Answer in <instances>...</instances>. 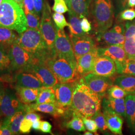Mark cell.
Listing matches in <instances>:
<instances>
[{"label":"cell","instance_id":"6da1fadb","mask_svg":"<svg viewBox=\"0 0 135 135\" xmlns=\"http://www.w3.org/2000/svg\"><path fill=\"white\" fill-rule=\"evenodd\" d=\"M74 84L70 110L81 117L91 118L100 110L102 97L87 86L83 77L74 81Z\"/></svg>","mask_w":135,"mask_h":135},{"label":"cell","instance_id":"7a4b0ae2","mask_svg":"<svg viewBox=\"0 0 135 135\" xmlns=\"http://www.w3.org/2000/svg\"><path fill=\"white\" fill-rule=\"evenodd\" d=\"M19 34L18 43L37 62L45 63L56 55L49 49L39 29L27 28Z\"/></svg>","mask_w":135,"mask_h":135},{"label":"cell","instance_id":"3957f363","mask_svg":"<svg viewBox=\"0 0 135 135\" xmlns=\"http://www.w3.org/2000/svg\"><path fill=\"white\" fill-rule=\"evenodd\" d=\"M0 27L20 34L27 29L23 9L13 0H3L0 5Z\"/></svg>","mask_w":135,"mask_h":135},{"label":"cell","instance_id":"277c9868","mask_svg":"<svg viewBox=\"0 0 135 135\" xmlns=\"http://www.w3.org/2000/svg\"><path fill=\"white\" fill-rule=\"evenodd\" d=\"M90 14L97 35L110 29L114 19V8L112 0H92Z\"/></svg>","mask_w":135,"mask_h":135},{"label":"cell","instance_id":"5b68a950","mask_svg":"<svg viewBox=\"0 0 135 135\" xmlns=\"http://www.w3.org/2000/svg\"><path fill=\"white\" fill-rule=\"evenodd\" d=\"M45 64L57 78L59 83L73 82L80 77L77 69L64 58L56 55L47 59Z\"/></svg>","mask_w":135,"mask_h":135},{"label":"cell","instance_id":"8992f818","mask_svg":"<svg viewBox=\"0 0 135 135\" xmlns=\"http://www.w3.org/2000/svg\"><path fill=\"white\" fill-rule=\"evenodd\" d=\"M40 31L49 49L56 53L54 44L57 32V27L53 20L51 8L47 2H46L44 6L40 21Z\"/></svg>","mask_w":135,"mask_h":135},{"label":"cell","instance_id":"52a82bcc","mask_svg":"<svg viewBox=\"0 0 135 135\" xmlns=\"http://www.w3.org/2000/svg\"><path fill=\"white\" fill-rule=\"evenodd\" d=\"M8 54L11 61L10 69L13 71L24 72L32 63L37 62L20 45L18 41L11 46Z\"/></svg>","mask_w":135,"mask_h":135},{"label":"cell","instance_id":"ba28073f","mask_svg":"<svg viewBox=\"0 0 135 135\" xmlns=\"http://www.w3.org/2000/svg\"><path fill=\"white\" fill-rule=\"evenodd\" d=\"M55 50L56 55L64 58L76 68L77 60L70 38L64 30L58 29L55 41Z\"/></svg>","mask_w":135,"mask_h":135},{"label":"cell","instance_id":"9c48e42d","mask_svg":"<svg viewBox=\"0 0 135 135\" xmlns=\"http://www.w3.org/2000/svg\"><path fill=\"white\" fill-rule=\"evenodd\" d=\"M24 72L34 74L44 87H53L59 83L57 78L50 69L42 62L32 63Z\"/></svg>","mask_w":135,"mask_h":135},{"label":"cell","instance_id":"30bf717a","mask_svg":"<svg viewBox=\"0 0 135 135\" xmlns=\"http://www.w3.org/2000/svg\"><path fill=\"white\" fill-rule=\"evenodd\" d=\"M24 109V104L20 101L16 95L9 89H5L0 105V116L8 118Z\"/></svg>","mask_w":135,"mask_h":135},{"label":"cell","instance_id":"8fae6325","mask_svg":"<svg viewBox=\"0 0 135 135\" xmlns=\"http://www.w3.org/2000/svg\"><path fill=\"white\" fill-rule=\"evenodd\" d=\"M125 29L123 24H116L102 34L97 35V40L100 43L111 45L123 46L125 41Z\"/></svg>","mask_w":135,"mask_h":135},{"label":"cell","instance_id":"7c38bea8","mask_svg":"<svg viewBox=\"0 0 135 135\" xmlns=\"http://www.w3.org/2000/svg\"><path fill=\"white\" fill-rule=\"evenodd\" d=\"M74 88V82H59L53 86L56 101L60 106L67 110H71Z\"/></svg>","mask_w":135,"mask_h":135},{"label":"cell","instance_id":"4fadbf2b","mask_svg":"<svg viewBox=\"0 0 135 135\" xmlns=\"http://www.w3.org/2000/svg\"><path fill=\"white\" fill-rule=\"evenodd\" d=\"M83 78L87 86L102 98L106 95L108 89L113 84L110 78L97 75L93 73H89Z\"/></svg>","mask_w":135,"mask_h":135},{"label":"cell","instance_id":"5bb4252c","mask_svg":"<svg viewBox=\"0 0 135 135\" xmlns=\"http://www.w3.org/2000/svg\"><path fill=\"white\" fill-rule=\"evenodd\" d=\"M69 37L76 59L97 48L94 40L87 34L80 36L70 34Z\"/></svg>","mask_w":135,"mask_h":135},{"label":"cell","instance_id":"9a60e30c","mask_svg":"<svg viewBox=\"0 0 135 135\" xmlns=\"http://www.w3.org/2000/svg\"><path fill=\"white\" fill-rule=\"evenodd\" d=\"M92 73L97 75L110 77L116 73V64L111 58L98 56L95 60Z\"/></svg>","mask_w":135,"mask_h":135},{"label":"cell","instance_id":"2e32d148","mask_svg":"<svg viewBox=\"0 0 135 135\" xmlns=\"http://www.w3.org/2000/svg\"><path fill=\"white\" fill-rule=\"evenodd\" d=\"M98 56H107L112 59L116 68L120 66L128 59L123 46L111 45L97 48Z\"/></svg>","mask_w":135,"mask_h":135},{"label":"cell","instance_id":"e0dca14e","mask_svg":"<svg viewBox=\"0 0 135 135\" xmlns=\"http://www.w3.org/2000/svg\"><path fill=\"white\" fill-rule=\"evenodd\" d=\"M98 56L97 48L76 59V69L80 77H83L85 75L92 72L95 60Z\"/></svg>","mask_w":135,"mask_h":135},{"label":"cell","instance_id":"ac0fdd59","mask_svg":"<svg viewBox=\"0 0 135 135\" xmlns=\"http://www.w3.org/2000/svg\"><path fill=\"white\" fill-rule=\"evenodd\" d=\"M31 112L38 111L50 114L54 117H60L65 116L68 111L60 106L57 101L55 103H48L42 104H28Z\"/></svg>","mask_w":135,"mask_h":135},{"label":"cell","instance_id":"d6986e66","mask_svg":"<svg viewBox=\"0 0 135 135\" xmlns=\"http://www.w3.org/2000/svg\"><path fill=\"white\" fill-rule=\"evenodd\" d=\"M102 109L114 112L125 118V101L124 98L117 99L105 95L102 102Z\"/></svg>","mask_w":135,"mask_h":135},{"label":"cell","instance_id":"ffe728a7","mask_svg":"<svg viewBox=\"0 0 135 135\" xmlns=\"http://www.w3.org/2000/svg\"><path fill=\"white\" fill-rule=\"evenodd\" d=\"M107 125L111 132L117 135H122L123 119L122 116L112 111L102 109Z\"/></svg>","mask_w":135,"mask_h":135},{"label":"cell","instance_id":"44dd1931","mask_svg":"<svg viewBox=\"0 0 135 135\" xmlns=\"http://www.w3.org/2000/svg\"><path fill=\"white\" fill-rule=\"evenodd\" d=\"M16 95L20 101L23 104H30L36 101L38 96L40 88H32L28 87L16 86Z\"/></svg>","mask_w":135,"mask_h":135},{"label":"cell","instance_id":"7402d4cb","mask_svg":"<svg viewBox=\"0 0 135 135\" xmlns=\"http://www.w3.org/2000/svg\"><path fill=\"white\" fill-rule=\"evenodd\" d=\"M16 86L32 88H40L43 85L34 74L31 73L21 72L16 76Z\"/></svg>","mask_w":135,"mask_h":135},{"label":"cell","instance_id":"603a6c76","mask_svg":"<svg viewBox=\"0 0 135 135\" xmlns=\"http://www.w3.org/2000/svg\"><path fill=\"white\" fill-rule=\"evenodd\" d=\"M125 101L127 123L131 130L135 133V95H127Z\"/></svg>","mask_w":135,"mask_h":135},{"label":"cell","instance_id":"cb8c5ba5","mask_svg":"<svg viewBox=\"0 0 135 135\" xmlns=\"http://www.w3.org/2000/svg\"><path fill=\"white\" fill-rule=\"evenodd\" d=\"M19 36L14 30L0 27V46L8 53L11 46L17 42Z\"/></svg>","mask_w":135,"mask_h":135},{"label":"cell","instance_id":"d4e9b609","mask_svg":"<svg viewBox=\"0 0 135 135\" xmlns=\"http://www.w3.org/2000/svg\"><path fill=\"white\" fill-rule=\"evenodd\" d=\"M27 112L25 109L16 112L8 118H5L2 122L7 124L10 128L13 135H18L20 133V127L22 121Z\"/></svg>","mask_w":135,"mask_h":135},{"label":"cell","instance_id":"484cf974","mask_svg":"<svg viewBox=\"0 0 135 135\" xmlns=\"http://www.w3.org/2000/svg\"><path fill=\"white\" fill-rule=\"evenodd\" d=\"M113 84L121 87L129 94L135 93V76L123 74L115 78Z\"/></svg>","mask_w":135,"mask_h":135},{"label":"cell","instance_id":"4316f807","mask_svg":"<svg viewBox=\"0 0 135 135\" xmlns=\"http://www.w3.org/2000/svg\"><path fill=\"white\" fill-rule=\"evenodd\" d=\"M92 0H70V7L78 16L82 19L89 16L90 7Z\"/></svg>","mask_w":135,"mask_h":135},{"label":"cell","instance_id":"83f0119b","mask_svg":"<svg viewBox=\"0 0 135 135\" xmlns=\"http://www.w3.org/2000/svg\"><path fill=\"white\" fill-rule=\"evenodd\" d=\"M68 15L69 17V28L70 34L80 36L86 34L82 30L81 18H80L72 10H69L68 11Z\"/></svg>","mask_w":135,"mask_h":135},{"label":"cell","instance_id":"f1b7e54d","mask_svg":"<svg viewBox=\"0 0 135 135\" xmlns=\"http://www.w3.org/2000/svg\"><path fill=\"white\" fill-rule=\"evenodd\" d=\"M56 102L53 87H43L40 88L36 104L55 103Z\"/></svg>","mask_w":135,"mask_h":135},{"label":"cell","instance_id":"f546056e","mask_svg":"<svg viewBox=\"0 0 135 135\" xmlns=\"http://www.w3.org/2000/svg\"><path fill=\"white\" fill-rule=\"evenodd\" d=\"M72 119L68 122L66 127L69 129H72L79 132L85 131L86 128L84 125L82 117L76 113L72 112Z\"/></svg>","mask_w":135,"mask_h":135},{"label":"cell","instance_id":"4dcf8cb0","mask_svg":"<svg viewBox=\"0 0 135 135\" xmlns=\"http://www.w3.org/2000/svg\"><path fill=\"white\" fill-rule=\"evenodd\" d=\"M26 18L27 28L39 29L40 25V16L36 13H32L24 10Z\"/></svg>","mask_w":135,"mask_h":135},{"label":"cell","instance_id":"1f68e13d","mask_svg":"<svg viewBox=\"0 0 135 135\" xmlns=\"http://www.w3.org/2000/svg\"><path fill=\"white\" fill-rule=\"evenodd\" d=\"M116 72L135 76V61L127 59L120 66L116 68Z\"/></svg>","mask_w":135,"mask_h":135},{"label":"cell","instance_id":"d6a6232c","mask_svg":"<svg viewBox=\"0 0 135 135\" xmlns=\"http://www.w3.org/2000/svg\"><path fill=\"white\" fill-rule=\"evenodd\" d=\"M123 48L127 59L135 61V38L134 36L125 39Z\"/></svg>","mask_w":135,"mask_h":135},{"label":"cell","instance_id":"836d02e7","mask_svg":"<svg viewBox=\"0 0 135 135\" xmlns=\"http://www.w3.org/2000/svg\"><path fill=\"white\" fill-rule=\"evenodd\" d=\"M96 123L98 129L101 132H105L108 129L107 125L106 122L103 112L100 111H97L96 113L91 118Z\"/></svg>","mask_w":135,"mask_h":135},{"label":"cell","instance_id":"e575fe53","mask_svg":"<svg viewBox=\"0 0 135 135\" xmlns=\"http://www.w3.org/2000/svg\"><path fill=\"white\" fill-rule=\"evenodd\" d=\"M107 94L112 98L117 99L123 98L129 94L124 89L117 85H112L107 90Z\"/></svg>","mask_w":135,"mask_h":135},{"label":"cell","instance_id":"d590c367","mask_svg":"<svg viewBox=\"0 0 135 135\" xmlns=\"http://www.w3.org/2000/svg\"><path fill=\"white\" fill-rule=\"evenodd\" d=\"M10 64L9 54L0 46V71L10 69Z\"/></svg>","mask_w":135,"mask_h":135},{"label":"cell","instance_id":"8d00e7d4","mask_svg":"<svg viewBox=\"0 0 135 135\" xmlns=\"http://www.w3.org/2000/svg\"><path fill=\"white\" fill-rule=\"evenodd\" d=\"M52 18L58 29L64 30L65 27H69V24L62 14L55 12L52 14Z\"/></svg>","mask_w":135,"mask_h":135},{"label":"cell","instance_id":"74e56055","mask_svg":"<svg viewBox=\"0 0 135 135\" xmlns=\"http://www.w3.org/2000/svg\"><path fill=\"white\" fill-rule=\"evenodd\" d=\"M68 7L64 0H54L52 9L54 12L59 13H65L69 11Z\"/></svg>","mask_w":135,"mask_h":135},{"label":"cell","instance_id":"f35d334b","mask_svg":"<svg viewBox=\"0 0 135 135\" xmlns=\"http://www.w3.org/2000/svg\"><path fill=\"white\" fill-rule=\"evenodd\" d=\"M82 119L86 129L96 134L98 128L95 122L91 118L82 117Z\"/></svg>","mask_w":135,"mask_h":135},{"label":"cell","instance_id":"ab89813d","mask_svg":"<svg viewBox=\"0 0 135 135\" xmlns=\"http://www.w3.org/2000/svg\"><path fill=\"white\" fill-rule=\"evenodd\" d=\"M125 28V39L133 37L135 35V20L132 22H126Z\"/></svg>","mask_w":135,"mask_h":135},{"label":"cell","instance_id":"60d3db41","mask_svg":"<svg viewBox=\"0 0 135 135\" xmlns=\"http://www.w3.org/2000/svg\"><path fill=\"white\" fill-rule=\"evenodd\" d=\"M119 17L121 20L126 21H132L135 18V9H128L122 12Z\"/></svg>","mask_w":135,"mask_h":135},{"label":"cell","instance_id":"b9f144b4","mask_svg":"<svg viewBox=\"0 0 135 135\" xmlns=\"http://www.w3.org/2000/svg\"><path fill=\"white\" fill-rule=\"evenodd\" d=\"M33 122L29 119L24 118L23 121H22L20 127V131L22 133H29L30 132Z\"/></svg>","mask_w":135,"mask_h":135},{"label":"cell","instance_id":"7bdbcfd3","mask_svg":"<svg viewBox=\"0 0 135 135\" xmlns=\"http://www.w3.org/2000/svg\"><path fill=\"white\" fill-rule=\"evenodd\" d=\"M34 2V8L36 13L41 16L42 14V12L43 10L44 4L43 0H33Z\"/></svg>","mask_w":135,"mask_h":135},{"label":"cell","instance_id":"ee69618b","mask_svg":"<svg viewBox=\"0 0 135 135\" xmlns=\"http://www.w3.org/2000/svg\"><path fill=\"white\" fill-rule=\"evenodd\" d=\"M23 10H26L32 13H36L33 0H24L23 3Z\"/></svg>","mask_w":135,"mask_h":135},{"label":"cell","instance_id":"f6af8a7d","mask_svg":"<svg viewBox=\"0 0 135 135\" xmlns=\"http://www.w3.org/2000/svg\"><path fill=\"white\" fill-rule=\"evenodd\" d=\"M82 30L84 32L86 33H88L92 30V26L89 21L87 19L86 17L82 18L81 22Z\"/></svg>","mask_w":135,"mask_h":135},{"label":"cell","instance_id":"bcb514c9","mask_svg":"<svg viewBox=\"0 0 135 135\" xmlns=\"http://www.w3.org/2000/svg\"><path fill=\"white\" fill-rule=\"evenodd\" d=\"M52 125L47 121H41L40 130L43 133L52 134Z\"/></svg>","mask_w":135,"mask_h":135},{"label":"cell","instance_id":"7dc6e473","mask_svg":"<svg viewBox=\"0 0 135 135\" xmlns=\"http://www.w3.org/2000/svg\"><path fill=\"white\" fill-rule=\"evenodd\" d=\"M11 135L13 134L8 126L3 122L0 124V135Z\"/></svg>","mask_w":135,"mask_h":135},{"label":"cell","instance_id":"c3c4849f","mask_svg":"<svg viewBox=\"0 0 135 135\" xmlns=\"http://www.w3.org/2000/svg\"><path fill=\"white\" fill-rule=\"evenodd\" d=\"M24 118L26 119H29L32 122H34L38 120H40L41 117L39 114L34 113V112H31L27 113L25 116Z\"/></svg>","mask_w":135,"mask_h":135},{"label":"cell","instance_id":"681fc988","mask_svg":"<svg viewBox=\"0 0 135 135\" xmlns=\"http://www.w3.org/2000/svg\"><path fill=\"white\" fill-rule=\"evenodd\" d=\"M115 2L118 8L120 10H124L128 7V0H115Z\"/></svg>","mask_w":135,"mask_h":135},{"label":"cell","instance_id":"f907efd6","mask_svg":"<svg viewBox=\"0 0 135 135\" xmlns=\"http://www.w3.org/2000/svg\"><path fill=\"white\" fill-rule=\"evenodd\" d=\"M41 124V121H40V120H38L37 121H35L32 123V128L35 130H40Z\"/></svg>","mask_w":135,"mask_h":135},{"label":"cell","instance_id":"816d5d0a","mask_svg":"<svg viewBox=\"0 0 135 135\" xmlns=\"http://www.w3.org/2000/svg\"><path fill=\"white\" fill-rule=\"evenodd\" d=\"M4 87L3 85L2 84V83L0 82V105H1V102L2 101V99L4 93Z\"/></svg>","mask_w":135,"mask_h":135},{"label":"cell","instance_id":"f5cc1de1","mask_svg":"<svg viewBox=\"0 0 135 135\" xmlns=\"http://www.w3.org/2000/svg\"><path fill=\"white\" fill-rule=\"evenodd\" d=\"M128 5L130 7H135V0H128Z\"/></svg>","mask_w":135,"mask_h":135},{"label":"cell","instance_id":"db71d44e","mask_svg":"<svg viewBox=\"0 0 135 135\" xmlns=\"http://www.w3.org/2000/svg\"><path fill=\"white\" fill-rule=\"evenodd\" d=\"M13 1L23 8V3L24 0H13Z\"/></svg>","mask_w":135,"mask_h":135},{"label":"cell","instance_id":"11a10c76","mask_svg":"<svg viewBox=\"0 0 135 135\" xmlns=\"http://www.w3.org/2000/svg\"><path fill=\"white\" fill-rule=\"evenodd\" d=\"M65 1V2L66 3L68 7L69 8V9L70 7V0H64Z\"/></svg>","mask_w":135,"mask_h":135},{"label":"cell","instance_id":"9f6ffc18","mask_svg":"<svg viewBox=\"0 0 135 135\" xmlns=\"http://www.w3.org/2000/svg\"><path fill=\"white\" fill-rule=\"evenodd\" d=\"M84 135H93V133H92L90 132H86L84 133Z\"/></svg>","mask_w":135,"mask_h":135},{"label":"cell","instance_id":"6f0895ef","mask_svg":"<svg viewBox=\"0 0 135 135\" xmlns=\"http://www.w3.org/2000/svg\"><path fill=\"white\" fill-rule=\"evenodd\" d=\"M2 1H3V0H0V5H1V4L2 3Z\"/></svg>","mask_w":135,"mask_h":135},{"label":"cell","instance_id":"680465c9","mask_svg":"<svg viewBox=\"0 0 135 135\" xmlns=\"http://www.w3.org/2000/svg\"><path fill=\"white\" fill-rule=\"evenodd\" d=\"M134 38H135V35H134Z\"/></svg>","mask_w":135,"mask_h":135}]
</instances>
